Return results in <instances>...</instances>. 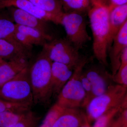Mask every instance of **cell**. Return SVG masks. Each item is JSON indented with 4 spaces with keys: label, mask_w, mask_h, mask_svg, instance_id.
Wrapping results in <instances>:
<instances>
[{
    "label": "cell",
    "mask_w": 127,
    "mask_h": 127,
    "mask_svg": "<svg viewBox=\"0 0 127 127\" xmlns=\"http://www.w3.org/2000/svg\"><path fill=\"white\" fill-rule=\"evenodd\" d=\"M52 62L42 49L28 68L33 103L46 106L53 96L51 83Z\"/></svg>",
    "instance_id": "cell-1"
},
{
    "label": "cell",
    "mask_w": 127,
    "mask_h": 127,
    "mask_svg": "<svg viewBox=\"0 0 127 127\" xmlns=\"http://www.w3.org/2000/svg\"><path fill=\"white\" fill-rule=\"evenodd\" d=\"M109 13V8L96 4L88 13L93 36L94 54L99 63L105 67L108 65Z\"/></svg>",
    "instance_id": "cell-2"
},
{
    "label": "cell",
    "mask_w": 127,
    "mask_h": 127,
    "mask_svg": "<svg viewBox=\"0 0 127 127\" xmlns=\"http://www.w3.org/2000/svg\"><path fill=\"white\" fill-rule=\"evenodd\" d=\"M87 62V58L83 57L74 68L72 76L58 95L56 103L60 106L65 109L78 108L82 106L86 94L81 76Z\"/></svg>",
    "instance_id": "cell-3"
},
{
    "label": "cell",
    "mask_w": 127,
    "mask_h": 127,
    "mask_svg": "<svg viewBox=\"0 0 127 127\" xmlns=\"http://www.w3.org/2000/svg\"><path fill=\"white\" fill-rule=\"evenodd\" d=\"M29 66L0 87V98L9 102L32 107L34 103Z\"/></svg>",
    "instance_id": "cell-4"
},
{
    "label": "cell",
    "mask_w": 127,
    "mask_h": 127,
    "mask_svg": "<svg viewBox=\"0 0 127 127\" xmlns=\"http://www.w3.org/2000/svg\"><path fill=\"white\" fill-rule=\"evenodd\" d=\"M127 88L119 84H111L104 93L93 98L86 107L88 122L95 121L107 111L121 105L127 95Z\"/></svg>",
    "instance_id": "cell-5"
},
{
    "label": "cell",
    "mask_w": 127,
    "mask_h": 127,
    "mask_svg": "<svg viewBox=\"0 0 127 127\" xmlns=\"http://www.w3.org/2000/svg\"><path fill=\"white\" fill-rule=\"evenodd\" d=\"M60 25L65 29L66 39L78 51L91 40L83 14L75 12H64Z\"/></svg>",
    "instance_id": "cell-6"
},
{
    "label": "cell",
    "mask_w": 127,
    "mask_h": 127,
    "mask_svg": "<svg viewBox=\"0 0 127 127\" xmlns=\"http://www.w3.org/2000/svg\"><path fill=\"white\" fill-rule=\"evenodd\" d=\"M43 49L52 62L63 64L73 69L83 57L66 38L54 39L46 43Z\"/></svg>",
    "instance_id": "cell-7"
},
{
    "label": "cell",
    "mask_w": 127,
    "mask_h": 127,
    "mask_svg": "<svg viewBox=\"0 0 127 127\" xmlns=\"http://www.w3.org/2000/svg\"><path fill=\"white\" fill-rule=\"evenodd\" d=\"M105 67L100 64L99 65L90 66L85 70L83 69V72L91 83L92 87L91 101L104 93L111 84L109 80L112 79V74L107 71Z\"/></svg>",
    "instance_id": "cell-8"
},
{
    "label": "cell",
    "mask_w": 127,
    "mask_h": 127,
    "mask_svg": "<svg viewBox=\"0 0 127 127\" xmlns=\"http://www.w3.org/2000/svg\"><path fill=\"white\" fill-rule=\"evenodd\" d=\"M32 49L21 44L13 36L0 39V61H10L18 59L29 60L32 57Z\"/></svg>",
    "instance_id": "cell-9"
},
{
    "label": "cell",
    "mask_w": 127,
    "mask_h": 127,
    "mask_svg": "<svg viewBox=\"0 0 127 127\" xmlns=\"http://www.w3.org/2000/svg\"><path fill=\"white\" fill-rule=\"evenodd\" d=\"M14 7L31 14L37 18L52 22L57 25L60 24L61 18L46 12L34 5L30 0H0V9Z\"/></svg>",
    "instance_id": "cell-10"
},
{
    "label": "cell",
    "mask_w": 127,
    "mask_h": 127,
    "mask_svg": "<svg viewBox=\"0 0 127 127\" xmlns=\"http://www.w3.org/2000/svg\"><path fill=\"white\" fill-rule=\"evenodd\" d=\"M7 9L12 19L15 24L34 28L46 35L53 37L50 33L47 21L40 19L15 7H10Z\"/></svg>",
    "instance_id": "cell-11"
},
{
    "label": "cell",
    "mask_w": 127,
    "mask_h": 127,
    "mask_svg": "<svg viewBox=\"0 0 127 127\" xmlns=\"http://www.w3.org/2000/svg\"><path fill=\"white\" fill-rule=\"evenodd\" d=\"M127 47V21L114 38L108 51L111 64L112 76L116 74L120 65V58L124 49Z\"/></svg>",
    "instance_id": "cell-12"
},
{
    "label": "cell",
    "mask_w": 127,
    "mask_h": 127,
    "mask_svg": "<svg viewBox=\"0 0 127 127\" xmlns=\"http://www.w3.org/2000/svg\"><path fill=\"white\" fill-rule=\"evenodd\" d=\"M73 70L70 67L58 62H52L51 67V83L53 96H58L70 78Z\"/></svg>",
    "instance_id": "cell-13"
},
{
    "label": "cell",
    "mask_w": 127,
    "mask_h": 127,
    "mask_svg": "<svg viewBox=\"0 0 127 127\" xmlns=\"http://www.w3.org/2000/svg\"><path fill=\"white\" fill-rule=\"evenodd\" d=\"M109 48L114 38L127 21V4L109 8Z\"/></svg>",
    "instance_id": "cell-14"
},
{
    "label": "cell",
    "mask_w": 127,
    "mask_h": 127,
    "mask_svg": "<svg viewBox=\"0 0 127 127\" xmlns=\"http://www.w3.org/2000/svg\"><path fill=\"white\" fill-rule=\"evenodd\" d=\"M87 119L86 114L78 108L65 109L52 127H80Z\"/></svg>",
    "instance_id": "cell-15"
},
{
    "label": "cell",
    "mask_w": 127,
    "mask_h": 127,
    "mask_svg": "<svg viewBox=\"0 0 127 127\" xmlns=\"http://www.w3.org/2000/svg\"><path fill=\"white\" fill-rule=\"evenodd\" d=\"M28 60L18 59L0 62V87L29 66Z\"/></svg>",
    "instance_id": "cell-16"
},
{
    "label": "cell",
    "mask_w": 127,
    "mask_h": 127,
    "mask_svg": "<svg viewBox=\"0 0 127 127\" xmlns=\"http://www.w3.org/2000/svg\"><path fill=\"white\" fill-rule=\"evenodd\" d=\"M15 31L24 34L32 46L35 45L43 47L54 39L52 37L46 35L38 30L26 26L16 24Z\"/></svg>",
    "instance_id": "cell-17"
},
{
    "label": "cell",
    "mask_w": 127,
    "mask_h": 127,
    "mask_svg": "<svg viewBox=\"0 0 127 127\" xmlns=\"http://www.w3.org/2000/svg\"><path fill=\"white\" fill-rule=\"evenodd\" d=\"M64 11L77 12L84 15L88 11L94 4L93 0H59Z\"/></svg>",
    "instance_id": "cell-18"
},
{
    "label": "cell",
    "mask_w": 127,
    "mask_h": 127,
    "mask_svg": "<svg viewBox=\"0 0 127 127\" xmlns=\"http://www.w3.org/2000/svg\"><path fill=\"white\" fill-rule=\"evenodd\" d=\"M5 9H0V39H6L13 36L16 24Z\"/></svg>",
    "instance_id": "cell-19"
},
{
    "label": "cell",
    "mask_w": 127,
    "mask_h": 127,
    "mask_svg": "<svg viewBox=\"0 0 127 127\" xmlns=\"http://www.w3.org/2000/svg\"><path fill=\"white\" fill-rule=\"evenodd\" d=\"M40 9L49 14L62 17L64 13L59 0H30Z\"/></svg>",
    "instance_id": "cell-20"
},
{
    "label": "cell",
    "mask_w": 127,
    "mask_h": 127,
    "mask_svg": "<svg viewBox=\"0 0 127 127\" xmlns=\"http://www.w3.org/2000/svg\"><path fill=\"white\" fill-rule=\"evenodd\" d=\"M28 111L19 112L5 111L0 113V127H11L14 126L24 118Z\"/></svg>",
    "instance_id": "cell-21"
},
{
    "label": "cell",
    "mask_w": 127,
    "mask_h": 127,
    "mask_svg": "<svg viewBox=\"0 0 127 127\" xmlns=\"http://www.w3.org/2000/svg\"><path fill=\"white\" fill-rule=\"evenodd\" d=\"M65 109L55 103L50 108L39 127H52L58 118Z\"/></svg>",
    "instance_id": "cell-22"
},
{
    "label": "cell",
    "mask_w": 127,
    "mask_h": 127,
    "mask_svg": "<svg viewBox=\"0 0 127 127\" xmlns=\"http://www.w3.org/2000/svg\"><path fill=\"white\" fill-rule=\"evenodd\" d=\"M121 105L107 111L95 120L93 127H106L117 114L122 111Z\"/></svg>",
    "instance_id": "cell-23"
},
{
    "label": "cell",
    "mask_w": 127,
    "mask_h": 127,
    "mask_svg": "<svg viewBox=\"0 0 127 127\" xmlns=\"http://www.w3.org/2000/svg\"><path fill=\"white\" fill-rule=\"evenodd\" d=\"M31 107L26 104L9 102L0 98V113L5 111L26 112L30 110Z\"/></svg>",
    "instance_id": "cell-24"
},
{
    "label": "cell",
    "mask_w": 127,
    "mask_h": 127,
    "mask_svg": "<svg viewBox=\"0 0 127 127\" xmlns=\"http://www.w3.org/2000/svg\"><path fill=\"white\" fill-rule=\"evenodd\" d=\"M40 119V118L30 110L24 118L11 127H37Z\"/></svg>",
    "instance_id": "cell-25"
},
{
    "label": "cell",
    "mask_w": 127,
    "mask_h": 127,
    "mask_svg": "<svg viewBox=\"0 0 127 127\" xmlns=\"http://www.w3.org/2000/svg\"><path fill=\"white\" fill-rule=\"evenodd\" d=\"M112 80L117 84L127 87V64H121Z\"/></svg>",
    "instance_id": "cell-26"
},
{
    "label": "cell",
    "mask_w": 127,
    "mask_h": 127,
    "mask_svg": "<svg viewBox=\"0 0 127 127\" xmlns=\"http://www.w3.org/2000/svg\"><path fill=\"white\" fill-rule=\"evenodd\" d=\"M81 79L82 84L86 94V97L82 107H86L91 101L92 96V89L91 83L84 74L83 71L81 76Z\"/></svg>",
    "instance_id": "cell-27"
},
{
    "label": "cell",
    "mask_w": 127,
    "mask_h": 127,
    "mask_svg": "<svg viewBox=\"0 0 127 127\" xmlns=\"http://www.w3.org/2000/svg\"><path fill=\"white\" fill-rule=\"evenodd\" d=\"M117 118H114L106 127H123L127 124V109L121 111Z\"/></svg>",
    "instance_id": "cell-28"
},
{
    "label": "cell",
    "mask_w": 127,
    "mask_h": 127,
    "mask_svg": "<svg viewBox=\"0 0 127 127\" xmlns=\"http://www.w3.org/2000/svg\"><path fill=\"white\" fill-rule=\"evenodd\" d=\"M94 4L100 5L109 8L111 6L110 0H93Z\"/></svg>",
    "instance_id": "cell-29"
},
{
    "label": "cell",
    "mask_w": 127,
    "mask_h": 127,
    "mask_svg": "<svg viewBox=\"0 0 127 127\" xmlns=\"http://www.w3.org/2000/svg\"><path fill=\"white\" fill-rule=\"evenodd\" d=\"M110 0L111 2V6L110 7L121 5L127 4V0Z\"/></svg>",
    "instance_id": "cell-30"
},
{
    "label": "cell",
    "mask_w": 127,
    "mask_h": 127,
    "mask_svg": "<svg viewBox=\"0 0 127 127\" xmlns=\"http://www.w3.org/2000/svg\"><path fill=\"white\" fill-rule=\"evenodd\" d=\"M121 64H127V47L124 49L120 58Z\"/></svg>",
    "instance_id": "cell-31"
},
{
    "label": "cell",
    "mask_w": 127,
    "mask_h": 127,
    "mask_svg": "<svg viewBox=\"0 0 127 127\" xmlns=\"http://www.w3.org/2000/svg\"><path fill=\"white\" fill-rule=\"evenodd\" d=\"M89 123H90L88 122V120L87 119L85 123L80 127H91L90 124H89Z\"/></svg>",
    "instance_id": "cell-32"
},
{
    "label": "cell",
    "mask_w": 127,
    "mask_h": 127,
    "mask_svg": "<svg viewBox=\"0 0 127 127\" xmlns=\"http://www.w3.org/2000/svg\"><path fill=\"white\" fill-rule=\"evenodd\" d=\"M123 127H127V125H125V126H124Z\"/></svg>",
    "instance_id": "cell-33"
},
{
    "label": "cell",
    "mask_w": 127,
    "mask_h": 127,
    "mask_svg": "<svg viewBox=\"0 0 127 127\" xmlns=\"http://www.w3.org/2000/svg\"><path fill=\"white\" fill-rule=\"evenodd\" d=\"M2 61H0V62Z\"/></svg>",
    "instance_id": "cell-34"
}]
</instances>
